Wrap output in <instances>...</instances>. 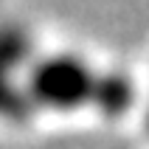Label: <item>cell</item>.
<instances>
[{"instance_id":"obj_1","label":"cell","mask_w":149,"mask_h":149,"mask_svg":"<svg viewBox=\"0 0 149 149\" xmlns=\"http://www.w3.org/2000/svg\"><path fill=\"white\" fill-rule=\"evenodd\" d=\"M99 87V73L82 56L54 54L31 65L28 73V99L51 110H76L93 104Z\"/></svg>"},{"instance_id":"obj_2","label":"cell","mask_w":149,"mask_h":149,"mask_svg":"<svg viewBox=\"0 0 149 149\" xmlns=\"http://www.w3.org/2000/svg\"><path fill=\"white\" fill-rule=\"evenodd\" d=\"M28 56V40L20 28L0 31V116L25 118L28 116V93L14 87V70Z\"/></svg>"},{"instance_id":"obj_3","label":"cell","mask_w":149,"mask_h":149,"mask_svg":"<svg viewBox=\"0 0 149 149\" xmlns=\"http://www.w3.org/2000/svg\"><path fill=\"white\" fill-rule=\"evenodd\" d=\"M132 104V84L124 73H99V87L93 107H99L104 116H121Z\"/></svg>"}]
</instances>
